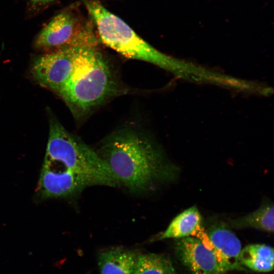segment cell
<instances>
[{"label":"cell","mask_w":274,"mask_h":274,"mask_svg":"<svg viewBox=\"0 0 274 274\" xmlns=\"http://www.w3.org/2000/svg\"><path fill=\"white\" fill-rule=\"evenodd\" d=\"M98 153L120 186L136 194L173 180L178 172L151 139L135 130L112 133L104 140Z\"/></svg>","instance_id":"6da1fadb"},{"label":"cell","mask_w":274,"mask_h":274,"mask_svg":"<svg viewBox=\"0 0 274 274\" xmlns=\"http://www.w3.org/2000/svg\"><path fill=\"white\" fill-rule=\"evenodd\" d=\"M109 65L96 46H81L72 74L59 95L82 117L117 93Z\"/></svg>","instance_id":"7a4b0ae2"},{"label":"cell","mask_w":274,"mask_h":274,"mask_svg":"<svg viewBox=\"0 0 274 274\" xmlns=\"http://www.w3.org/2000/svg\"><path fill=\"white\" fill-rule=\"evenodd\" d=\"M43 166L72 170L87 178L93 186H120L98 153L52 117L50 118L49 139Z\"/></svg>","instance_id":"3957f363"},{"label":"cell","mask_w":274,"mask_h":274,"mask_svg":"<svg viewBox=\"0 0 274 274\" xmlns=\"http://www.w3.org/2000/svg\"><path fill=\"white\" fill-rule=\"evenodd\" d=\"M102 43L128 58L150 62L170 71L176 62L153 48L98 0H83Z\"/></svg>","instance_id":"277c9868"},{"label":"cell","mask_w":274,"mask_h":274,"mask_svg":"<svg viewBox=\"0 0 274 274\" xmlns=\"http://www.w3.org/2000/svg\"><path fill=\"white\" fill-rule=\"evenodd\" d=\"M97 41L91 26L70 8L51 20L39 34L35 45L49 52L70 46H97Z\"/></svg>","instance_id":"5b68a950"},{"label":"cell","mask_w":274,"mask_h":274,"mask_svg":"<svg viewBox=\"0 0 274 274\" xmlns=\"http://www.w3.org/2000/svg\"><path fill=\"white\" fill-rule=\"evenodd\" d=\"M177 239L176 257L191 274H223L238 270L199 238L188 236Z\"/></svg>","instance_id":"8992f818"},{"label":"cell","mask_w":274,"mask_h":274,"mask_svg":"<svg viewBox=\"0 0 274 274\" xmlns=\"http://www.w3.org/2000/svg\"><path fill=\"white\" fill-rule=\"evenodd\" d=\"M70 46L49 52L33 62L32 73L42 85L58 94L69 80L80 48Z\"/></svg>","instance_id":"52a82bcc"},{"label":"cell","mask_w":274,"mask_h":274,"mask_svg":"<svg viewBox=\"0 0 274 274\" xmlns=\"http://www.w3.org/2000/svg\"><path fill=\"white\" fill-rule=\"evenodd\" d=\"M91 186L93 185L89 180L72 170L43 167L38 191L44 198L68 197L78 195Z\"/></svg>","instance_id":"ba28073f"},{"label":"cell","mask_w":274,"mask_h":274,"mask_svg":"<svg viewBox=\"0 0 274 274\" xmlns=\"http://www.w3.org/2000/svg\"><path fill=\"white\" fill-rule=\"evenodd\" d=\"M198 209L192 207L176 216L157 239L193 236L203 241L208 237Z\"/></svg>","instance_id":"9c48e42d"},{"label":"cell","mask_w":274,"mask_h":274,"mask_svg":"<svg viewBox=\"0 0 274 274\" xmlns=\"http://www.w3.org/2000/svg\"><path fill=\"white\" fill-rule=\"evenodd\" d=\"M214 251L238 270H245L238 263L242 250L241 243L236 236L222 223L212 225L206 231Z\"/></svg>","instance_id":"30bf717a"},{"label":"cell","mask_w":274,"mask_h":274,"mask_svg":"<svg viewBox=\"0 0 274 274\" xmlns=\"http://www.w3.org/2000/svg\"><path fill=\"white\" fill-rule=\"evenodd\" d=\"M139 253L120 247L108 249L98 256L100 274H134Z\"/></svg>","instance_id":"8fae6325"},{"label":"cell","mask_w":274,"mask_h":274,"mask_svg":"<svg viewBox=\"0 0 274 274\" xmlns=\"http://www.w3.org/2000/svg\"><path fill=\"white\" fill-rule=\"evenodd\" d=\"M238 261L242 266L253 271H271L273 269V249L265 244L249 245L242 249Z\"/></svg>","instance_id":"7c38bea8"},{"label":"cell","mask_w":274,"mask_h":274,"mask_svg":"<svg viewBox=\"0 0 274 274\" xmlns=\"http://www.w3.org/2000/svg\"><path fill=\"white\" fill-rule=\"evenodd\" d=\"M273 206L265 204L248 215L232 220L231 226L236 229L253 227L272 232L273 231Z\"/></svg>","instance_id":"4fadbf2b"},{"label":"cell","mask_w":274,"mask_h":274,"mask_svg":"<svg viewBox=\"0 0 274 274\" xmlns=\"http://www.w3.org/2000/svg\"><path fill=\"white\" fill-rule=\"evenodd\" d=\"M134 274H178L169 256L160 254H139Z\"/></svg>","instance_id":"5bb4252c"},{"label":"cell","mask_w":274,"mask_h":274,"mask_svg":"<svg viewBox=\"0 0 274 274\" xmlns=\"http://www.w3.org/2000/svg\"><path fill=\"white\" fill-rule=\"evenodd\" d=\"M55 0H29L30 8L35 10L47 6Z\"/></svg>","instance_id":"9a60e30c"}]
</instances>
